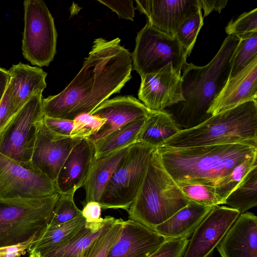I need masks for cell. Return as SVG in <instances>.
I'll return each instance as SVG.
<instances>
[{"mask_svg": "<svg viewBox=\"0 0 257 257\" xmlns=\"http://www.w3.org/2000/svg\"><path fill=\"white\" fill-rule=\"evenodd\" d=\"M132 54L119 38L96 39L83 66L59 93L43 99L44 116L74 120L91 114L132 78Z\"/></svg>", "mask_w": 257, "mask_h": 257, "instance_id": "1", "label": "cell"}, {"mask_svg": "<svg viewBox=\"0 0 257 257\" xmlns=\"http://www.w3.org/2000/svg\"><path fill=\"white\" fill-rule=\"evenodd\" d=\"M239 42L237 37L228 35L206 65L185 64L181 74L184 100L174 105L171 114L181 128L195 127L211 116L207 111L229 78L232 57Z\"/></svg>", "mask_w": 257, "mask_h": 257, "instance_id": "2", "label": "cell"}, {"mask_svg": "<svg viewBox=\"0 0 257 257\" xmlns=\"http://www.w3.org/2000/svg\"><path fill=\"white\" fill-rule=\"evenodd\" d=\"M161 163L177 184L215 186L236 166L257 155V147L230 144L157 149Z\"/></svg>", "mask_w": 257, "mask_h": 257, "instance_id": "3", "label": "cell"}, {"mask_svg": "<svg viewBox=\"0 0 257 257\" xmlns=\"http://www.w3.org/2000/svg\"><path fill=\"white\" fill-rule=\"evenodd\" d=\"M245 144L257 147V100L211 116L201 124L181 130L162 147L174 148Z\"/></svg>", "mask_w": 257, "mask_h": 257, "instance_id": "4", "label": "cell"}, {"mask_svg": "<svg viewBox=\"0 0 257 257\" xmlns=\"http://www.w3.org/2000/svg\"><path fill=\"white\" fill-rule=\"evenodd\" d=\"M189 201L163 167L156 149L143 182L127 210L128 219L154 230Z\"/></svg>", "mask_w": 257, "mask_h": 257, "instance_id": "5", "label": "cell"}, {"mask_svg": "<svg viewBox=\"0 0 257 257\" xmlns=\"http://www.w3.org/2000/svg\"><path fill=\"white\" fill-rule=\"evenodd\" d=\"M59 197L0 199V247L38 238L46 229Z\"/></svg>", "mask_w": 257, "mask_h": 257, "instance_id": "6", "label": "cell"}, {"mask_svg": "<svg viewBox=\"0 0 257 257\" xmlns=\"http://www.w3.org/2000/svg\"><path fill=\"white\" fill-rule=\"evenodd\" d=\"M156 149L139 142L128 147L103 192L99 202L102 209L128 210L143 182Z\"/></svg>", "mask_w": 257, "mask_h": 257, "instance_id": "7", "label": "cell"}, {"mask_svg": "<svg viewBox=\"0 0 257 257\" xmlns=\"http://www.w3.org/2000/svg\"><path fill=\"white\" fill-rule=\"evenodd\" d=\"M188 56L176 37H171L147 22L137 34L132 65L141 77L156 73L170 62L181 73Z\"/></svg>", "mask_w": 257, "mask_h": 257, "instance_id": "8", "label": "cell"}, {"mask_svg": "<svg viewBox=\"0 0 257 257\" xmlns=\"http://www.w3.org/2000/svg\"><path fill=\"white\" fill-rule=\"evenodd\" d=\"M22 54L32 65L47 66L56 51L57 33L53 18L42 0H25Z\"/></svg>", "mask_w": 257, "mask_h": 257, "instance_id": "9", "label": "cell"}, {"mask_svg": "<svg viewBox=\"0 0 257 257\" xmlns=\"http://www.w3.org/2000/svg\"><path fill=\"white\" fill-rule=\"evenodd\" d=\"M44 116L42 94H36L14 116L0 136V153L23 164L31 165Z\"/></svg>", "mask_w": 257, "mask_h": 257, "instance_id": "10", "label": "cell"}, {"mask_svg": "<svg viewBox=\"0 0 257 257\" xmlns=\"http://www.w3.org/2000/svg\"><path fill=\"white\" fill-rule=\"evenodd\" d=\"M57 193L55 183L31 165L0 153V199L43 198Z\"/></svg>", "mask_w": 257, "mask_h": 257, "instance_id": "11", "label": "cell"}, {"mask_svg": "<svg viewBox=\"0 0 257 257\" xmlns=\"http://www.w3.org/2000/svg\"><path fill=\"white\" fill-rule=\"evenodd\" d=\"M240 215L229 207L214 206L189 240L183 257H208Z\"/></svg>", "mask_w": 257, "mask_h": 257, "instance_id": "12", "label": "cell"}, {"mask_svg": "<svg viewBox=\"0 0 257 257\" xmlns=\"http://www.w3.org/2000/svg\"><path fill=\"white\" fill-rule=\"evenodd\" d=\"M141 77L138 97L150 109L163 110L184 100L181 73L174 68L172 62L156 73Z\"/></svg>", "mask_w": 257, "mask_h": 257, "instance_id": "13", "label": "cell"}, {"mask_svg": "<svg viewBox=\"0 0 257 257\" xmlns=\"http://www.w3.org/2000/svg\"><path fill=\"white\" fill-rule=\"evenodd\" d=\"M136 9L145 14L151 26L175 37L181 24L201 8L199 0H137Z\"/></svg>", "mask_w": 257, "mask_h": 257, "instance_id": "14", "label": "cell"}, {"mask_svg": "<svg viewBox=\"0 0 257 257\" xmlns=\"http://www.w3.org/2000/svg\"><path fill=\"white\" fill-rule=\"evenodd\" d=\"M168 239L131 219L124 220L106 257H149Z\"/></svg>", "mask_w": 257, "mask_h": 257, "instance_id": "15", "label": "cell"}, {"mask_svg": "<svg viewBox=\"0 0 257 257\" xmlns=\"http://www.w3.org/2000/svg\"><path fill=\"white\" fill-rule=\"evenodd\" d=\"M80 139H52L42 125L39 126L31 165L55 183L65 160Z\"/></svg>", "mask_w": 257, "mask_h": 257, "instance_id": "16", "label": "cell"}, {"mask_svg": "<svg viewBox=\"0 0 257 257\" xmlns=\"http://www.w3.org/2000/svg\"><path fill=\"white\" fill-rule=\"evenodd\" d=\"M96 159L94 143L80 139L65 160L55 182L59 193H70L84 187Z\"/></svg>", "mask_w": 257, "mask_h": 257, "instance_id": "17", "label": "cell"}, {"mask_svg": "<svg viewBox=\"0 0 257 257\" xmlns=\"http://www.w3.org/2000/svg\"><path fill=\"white\" fill-rule=\"evenodd\" d=\"M150 110L132 96L106 100L91 113L104 119L105 122L96 134L87 139L95 142L132 121L146 117Z\"/></svg>", "mask_w": 257, "mask_h": 257, "instance_id": "18", "label": "cell"}, {"mask_svg": "<svg viewBox=\"0 0 257 257\" xmlns=\"http://www.w3.org/2000/svg\"><path fill=\"white\" fill-rule=\"evenodd\" d=\"M257 100V57L231 79L207 111L211 116L245 102Z\"/></svg>", "mask_w": 257, "mask_h": 257, "instance_id": "19", "label": "cell"}, {"mask_svg": "<svg viewBox=\"0 0 257 257\" xmlns=\"http://www.w3.org/2000/svg\"><path fill=\"white\" fill-rule=\"evenodd\" d=\"M217 249L221 257H257V217L246 212L240 214Z\"/></svg>", "mask_w": 257, "mask_h": 257, "instance_id": "20", "label": "cell"}, {"mask_svg": "<svg viewBox=\"0 0 257 257\" xmlns=\"http://www.w3.org/2000/svg\"><path fill=\"white\" fill-rule=\"evenodd\" d=\"M14 111L16 114L35 95L42 94L47 84V73L42 68L19 62L8 70Z\"/></svg>", "mask_w": 257, "mask_h": 257, "instance_id": "21", "label": "cell"}, {"mask_svg": "<svg viewBox=\"0 0 257 257\" xmlns=\"http://www.w3.org/2000/svg\"><path fill=\"white\" fill-rule=\"evenodd\" d=\"M213 207L203 206L192 201L154 230L167 239L189 237Z\"/></svg>", "mask_w": 257, "mask_h": 257, "instance_id": "22", "label": "cell"}, {"mask_svg": "<svg viewBox=\"0 0 257 257\" xmlns=\"http://www.w3.org/2000/svg\"><path fill=\"white\" fill-rule=\"evenodd\" d=\"M128 147L95 159L84 186L83 205L91 201L99 202L106 186L124 158Z\"/></svg>", "mask_w": 257, "mask_h": 257, "instance_id": "23", "label": "cell"}, {"mask_svg": "<svg viewBox=\"0 0 257 257\" xmlns=\"http://www.w3.org/2000/svg\"><path fill=\"white\" fill-rule=\"evenodd\" d=\"M181 130L169 112L151 109L138 135L136 142L157 149Z\"/></svg>", "mask_w": 257, "mask_h": 257, "instance_id": "24", "label": "cell"}, {"mask_svg": "<svg viewBox=\"0 0 257 257\" xmlns=\"http://www.w3.org/2000/svg\"><path fill=\"white\" fill-rule=\"evenodd\" d=\"M116 218L110 216L96 223H85L82 228L65 243L39 257H79L80 254Z\"/></svg>", "mask_w": 257, "mask_h": 257, "instance_id": "25", "label": "cell"}, {"mask_svg": "<svg viewBox=\"0 0 257 257\" xmlns=\"http://www.w3.org/2000/svg\"><path fill=\"white\" fill-rule=\"evenodd\" d=\"M85 223V219L81 215L57 226H47L27 251L35 253L39 256L43 255L69 240Z\"/></svg>", "mask_w": 257, "mask_h": 257, "instance_id": "26", "label": "cell"}, {"mask_svg": "<svg viewBox=\"0 0 257 257\" xmlns=\"http://www.w3.org/2000/svg\"><path fill=\"white\" fill-rule=\"evenodd\" d=\"M146 117L132 121L102 139L93 142L95 148L96 158L127 148L135 143Z\"/></svg>", "mask_w": 257, "mask_h": 257, "instance_id": "27", "label": "cell"}, {"mask_svg": "<svg viewBox=\"0 0 257 257\" xmlns=\"http://www.w3.org/2000/svg\"><path fill=\"white\" fill-rule=\"evenodd\" d=\"M224 204L238 210L240 214L256 206L257 165L250 170L240 184L229 194Z\"/></svg>", "mask_w": 257, "mask_h": 257, "instance_id": "28", "label": "cell"}, {"mask_svg": "<svg viewBox=\"0 0 257 257\" xmlns=\"http://www.w3.org/2000/svg\"><path fill=\"white\" fill-rule=\"evenodd\" d=\"M124 220L116 219L80 254L79 257H106L112 244L118 238Z\"/></svg>", "mask_w": 257, "mask_h": 257, "instance_id": "29", "label": "cell"}, {"mask_svg": "<svg viewBox=\"0 0 257 257\" xmlns=\"http://www.w3.org/2000/svg\"><path fill=\"white\" fill-rule=\"evenodd\" d=\"M257 57V32L241 37L233 54L229 79L247 66Z\"/></svg>", "mask_w": 257, "mask_h": 257, "instance_id": "30", "label": "cell"}, {"mask_svg": "<svg viewBox=\"0 0 257 257\" xmlns=\"http://www.w3.org/2000/svg\"><path fill=\"white\" fill-rule=\"evenodd\" d=\"M257 155L245 160L236 166L226 176L215 186L216 193L223 204L229 194L240 184L244 178L255 165Z\"/></svg>", "mask_w": 257, "mask_h": 257, "instance_id": "31", "label": "cell"}, {"mask_svg": "<svg viewBox=\"0 0 257 257\" xmlns=\"http://www.w3.org/2000/svg\"><path fill=\"white\" fill-rule=\"evenodd\" d=\"M177 184L184 195L190 201L209 207L222 204L216 193L215 186L197 183Z\"/></svg>", "mask_w": 257, "mask_h": 257, "instance_id": "32", "label": "cell"}, {"mask_svg": "<svg viewBox=\"0 0 257 257\" xmlns=\"http://www.w3.org/2000/svg\"><path fill=\"white\" fill-rule=\"evenodd\" d=\"M75 193H59L48 227L57 226L82 215L81 210L78 209L74 202Z\"/></svg>", "mask_w": 257, "mask_h": 257, "instance_id": "33", "label": "cell"}, {"mask_svg": "<svg viewBox=\"0 0 257 257\" xmlns=\"http://www.w3.org/2000/svg\"><path fill=\"white\" fill-rule=\"evenodd\" d=\"M203 25L200 8L193 15L187 18L179 27L175 37L189 56L194 47L198 34Z\"/></svg>", "mask_w": 257, "mask_h": 257, "instance_id": "34", "label": "cell"}, {"mask_svg": "<svg viewBox=\"0 0 257 257\" xmlns=\"http://www.w3.org/2000/svg\"><path fill=\"white\" fill-rule=\"evenodd\" d=\"M70 137L75 139H88L96 134L104 124L105 120L91 114H81L74 120Z\"/></svg>", "mask_w": 257, "mask_h": 257, "instance_id": "35", "label": "cell"}, {"mask_svg": "<svg viewBox=\"0 0 257 257\" xmlns=\"http://www.w3.org/2000/svg\"><path fill=\"white\" fill-rule=\"evenodd\" d=\"M228 35L238 39L248 34L257 32V9L245 12L235 19H232L225 27Z\"/></svg>", "mask_w": 257, "mask_h": 257, "instance_id": "36", "label": "cell"}, {"mask_svg": "<svg viewBox=\"0 0 257 257\" xmlns=\"http://www.w3.org/2000/svg\"><path fill=\"white\" fill-rule=\"evenodd\" d=\"M73 120L44 116L42 124L45 131L53 139L62 140L71 138L73 129Z\"/></svg>", "mask_w": 257, "mask_h": 257, "instance_id": "37", "label": "cell"}, {"mask_svg": "<svg viewBox=\"0 0 257 257\" xmlns=\"http://www.w3.org/2000/svg\"><path fill=\"white\" fill-rule=\"evenodd\" d=\"M188 241V238L168 239L149 257H183Z\"/></svg>", "mask_w": 257, "mask_h": 257, "instance_id": "38", "label": "cell"}, {"mask_svg": "<svg viewBox=\"0 0 257 257\" xmlns=\"http://www.w3.org/2000/svg\"><path fill=\"white\" fill-rule=\"evenodd\" d=\"M10 85L0 102V136L15 115Z\"/></svg>", "mask_w": 257, "mask_h": 257, "instance_id": "39", "label": "cell"}, {"mask_svg": "<svg viewBox=\"0 0 257 257\" xmlns=\"http://www.w3.org/2000/svg\"><path fill=\"white\" fill-rule=\"evenodd\" d=\"M98 2L115 12L119 18L134 20L136 8L133 6V1L98 0Z\"/></svg>", "mask_w": 257, "mask_h": 257, "instance_id": "40", "label": "cell"}, {"mask_svg": "<svg viewBox=\"0 0 257 257\" xmlns=\"http://www.w3.org/2000/svg\"><path fill=\"white\" fill-rule=\"evenodd\" d=\"M37 238L35 237L17 244L0 247V257H21L26 253Z\"/></svg>", "mask_w": 257, "mask_h": 257, "instance_id": "41", "label": "cell"}, {"mask_svg": "<svg viewBox=\"0 0 257 257\" xmlns=\"http://www.w3.org/2000/svg\"><path fill=\"white\" fill-rule=\"evenodd\" d=\"M101 207L100 204L95 201H91L84 204L81 210L82 216L86 223H96L101 221Z\"/></svg>", "mask_w": 257, "mask_h": 257, "instance_id": "42", "label": "cell"}, {"mask_svg": "<svg viewBox=\"0 0 257 257\" xmlns=\"http://www.w3.org/2000/svg\"><path fill=\"white\" fill-rule=\"evenodd\" d=\"M227 2V0H199L201 9L204 11L203 18L213 11L220 13L221 10L226 7Z\"/></svg>", "mask_w": 257, "mask_h": 257, "instance_id": "43", "label": "cell"}, {"mask_svg": "<svg viewBox=\"0 0 257 257\" xmlns=\"http://www.w3.org/2000/svg\"><path fill=\"white\" fill-rule=\"evenodd\" d=\"M10 79L9 71L0 67V102L8 88Z\"/></svg>", "mask_w": 257, "mask_h": 257, "instance_id": "44", "label": "cell"}, {"mask_svg": "<svg viewBox=\"0 0 257 257\" xmlns=\"http://www.w3.org/2000/svg\"><path fill=\"white\" fill-rule=\"evenodd\" d=\"M29 257H39V256L35 253H31Z\"/></svg>", "mask_w": 257, "mask_h": 257, "instance_id": "45", "label": "cell"}]
</instances>
